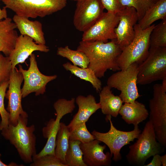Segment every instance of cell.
Returning <instances> with one entry per match:
<instances>
[{"mask_svg": "<svg viewBox=\"0 0 166 166\" xmlns=\"http://www.w3.org/2000/svg\"><path fill=\"white\" fill-rule=\"evenodd\" d=\"M77 50L87 56L89 60L88 67L98 78L104 77L108 69L113 71L121 70L118 61L122 49L116 40L107 42L81 41Z\"/></svg>", "mask_w": 166, "mask_h": 166, "instance_id": "1", "label": "cell"}, {"mask_svg": "<svg viewBox=\"0 0 166 166\" xmlns=\"http://www.w3.org/2000/svg\"><path fill=\"white\" fill-rule=\"evenodd\" d=\"M28 117L20 116L15 125L9 123L1 131L2 135L14 146L22 160L25 163H30L37 154L36 137L34 125L27 126Z\"/></svg>", "mask_w": 166, "mask_h": 166, "instance_id": "2", "label": "cell"}, {"mask_svg": "<svg viewBox=\"0 0 166 166\" xmlns=\"http://www.w3.org/2000/svg\"><path fill=\"white\" fill-rule=\"evenodd\" d=\"M126 156L128 163L136 166H144L146 160L156 154H161L165 148L156 140L153 125L149 120L145 124L136 142L129 147Z\"/></svg>", "mask_w": 166, "mask_h": 166, "instance_id": "3", "label": "cell"}, {"mask_svg": "<svg viewBox=\"0 0 166 166\" xmlns=\"http://www.w3.org/2000/svg\"><path fill=\"white\" fill-rule=\"evenodd\" d=\"M4 7L27 18H43L65 8L67 0H2Z\"/></svg>", "mask_w": 166, "mask_h": 166, "instance_id": "4", "label": "cell"}, {"mask_svg": "<svg viewBox=\"0 0 166 166\" xmlns=\"http://www.w3.org/2000/svg\"><path fill=\"white\" fill-rule=\"evenodd\" d=\"M154 24L142 29L137 23L134 26L135 35L131 42L123 48L118 59L121 70L126 69L131 64L140 65L147 57L150 47V36Z\"/></svg>", "mask_w": 166, "mask_h": 166, "instance_id": "5", "label": "cell"}, {"mask_svg": "<svg viewBox=\"0 0 166 166\" xmlns=\"http://www.w3.org/2000/svg\"><path fill=\"white\" fill-rule=\"evenodd\" d=\"M138 69L137 84H148L166 77V47H150L147 57Z\"/></svg>", "mask_w": 166, "mask_h": 166, "instance_id": "6", "label": "cell"}, {"mask_svg": "<svg viewBox=\"0 0 166 166\" xmlns=\"http://www.w3.org/2000/svg\"><path fill=\"white\" fill-rule=\"evenodd\" d=\"M111 116L106 115V121H109L110 128L107 132L102 133L95 130L91 133L96 139L104 143L109 148L113 160L115 162L122 159L120 151L125 145L130 144L137 139L141 132L138 125L134 126V129L130 131H124L117 129L113 125L111 121Z\"/></svg>", "mask_w": 166, "mask_h": 166, "instance_id": "7", "label": "cell"}, {"mask_svg": "<svg viewBox=\"0 0 166 166\" xmlns=\"http://www.w3.org/2000/svg\"><path fill=\"white\" fill-rule=\"evenodd\" d=\"M139 64L133 63L124 70L118 71L108 78L107 85L121 91L119 96L123 103H132L141 95L137 86Z\"/></svg>", "mask_w": 166, "mask_h": 166, "instance_id": "8", "label": "cell"}, {"mask_svg": "<svg viewBox=\"0 0 166 166\" xmlns=\"http://www.w3.org/2000/svg\"><path fill=\"white\" fill-rule=\"evenodd\" d=\"M153 95L149 102V121L154 129L157 140L166 148V92L161 84L153 87Z\"/></svg>", "mask_w": 166, "mask_h": 166, "instance_id": "9", "label": "cell"}, {"mask_svg": "<svg viewBox=\"0 0 166 166\" xmlns=\"http://www.w3.org/2000/svg\"><path fill=\"white\" fill-rule=\"evenodd\" d=\"M75 98H72L70 100L59 99L54 103L53 106L56 113V119H51L42 130L43 136L47 139V141L42 149L33 158H38L48 154L55 155V140L60 120L64 116L72 112L75 108Z\"/></svg>", "mask_w": 166, "mask_h": 166, "instance_id": "10", "label": "cell"}, {"mask_svg": "<svg viewBox=\"0 0 166 166\" xmlns=\"http://www.w3.org/2000/svg\"><path fill=\"white\" fill-rule=\"evenodd\" d=\"M29 58L30 66L27 70L24 69L18 65V71L22 74L24 84L21 89L22 98L35 93L36 96L43 94L46 91V86L49 82L55 80L56 75L47 76L41 73L38 66L35 56L32 53Z\"/></svg>", "mask_w": 166, "mask_h": 166, "instance_id": "11", "label": "cell"}, {"mask_svg": "<svg viewBox=\"0 0 166 166\" xmlns=\"http://www.w3.org/2000/svg\"><path fill=\"white\" fill-rule=\"evenodd\" d=\"M119 22L117 13L104 12L92 26L83 32L82 41L107 42L109 40H116L115 29Z\"/></svg>", "mask_w": 166, "mask_h": 166, "instance_id": "12", "label": "cell"}, {"mask_svg": "<svg viewBox=\"0 0 166 166\" xmlns=\"http://www.w3.org/2000/svg\"><path fill=\"white\" fill-rule=\"evenodd\" d=\"M23 81L22 74L16 67L11 69L7 91L5 97L8 100L7 110L9 113V123L15 125L20 116L28 117L23 109L21 88Z\"/></svg>", "mask_w": 166, "mask_h": 166, "instance_id": "13", "label": "cell"}, {"mask_svg": "<svg viewBox=\"0 0 166 166\" xmlns=\"http://www.w3.org/2000/svg\"><path fill=\"white\" fill-rule=\"evenodd\" d=\"M73 17L76 29L84 32L92 26L104 13L100 0H78Z\"/></svg>", "mask_w": 166, "mask_h": 166, "instance_id": "14", "label": "cell"}, {"mask_svg": "<svg viewBox=\"0 0 166 166\" xmlns=\"http://www.w3.org/2000/svg\"><path fill=\"white\" fill-rule=\"evenodd\" d=\"M117 14L119 22L115 29L116 41L122 49L133 39L134 26L138 21V17L136 10L132 7H122Z\"/></svg>", "mask_w": 166, "mask_h": 166, "instance_id": "15", "label": "cell"}, {"mask_svg": "<svg viewBox=\"0 0 166 166\" xmlns=\"http://www.w3.org/2000/svg\"><path fill=\"white\" fill-rule=\"evenodd\" d=\"M48 46L36 44L33 39L26 35L20 34L17 39L14 48L9 56L11 63V69L20 63H23L35 51L46 53Z\"/></svg>", "mask_w": 166, "mask_h": 166, "instance_id": "16", "label": "cell"}, {"mask_svg": "<svg viewBox=\"0 0 166 166\" xmlns=\"http://www.w3.org/2000/svg\"><path fill=\"white\" fill-rule=\"evenodd\" d=\"M101 142L95 139L87 143L80 144L83 160L87 166L111 165L112 157L109 152L104 153L106 145L100 144Z\"/></svg>", "mask_w": 166, "mask_h": 166, "instance_id": "17", "label": "cell"}, {"mask_svg": "<svg viewBox=\"0 0 166 166\" xmlns=\"http://www.w3.org/2000/svg\"><path fill=\"white\" fill-rule=\"evenodd\" d=\"M75 102L78 109L67 125L70 132L79 125L86 123L92 114L100 109L99 103L97 102L94 96L91 94L86 97L78 95L75 99Z\"/></svg>", "mask_w": 166, "mask_h": 166, "instance_id": "18", "label": "cell"}, {"mask_svg": "<svg viewBox=\"0 0 166 166\" xmlns=\"http://www.w3.org/2000/svg\"><path fill=\"white\" fill-rule=\"evenodd\" d=\"M17 28L21 35L32 38L38 44L46 43L42 23L38 21H32L26 17L14 15L12 18Z\"/></svg>", "mask_w": 166, "mask_h": 166, "instance_id": "19", "label": "cell"}, {"mask_svg": "<svg viewBox=\"0 0 166 166\" xmlns=\"http://www.w3.org/2000/svg\"><path fill=\"white\" fill-rule=\"evenodd\" d=\"M7 17L0 20V52L9 56L14 48L18 36L15 23Z\"/></svg>", "mask_w": 166, "mask_h": 166, "instance_id": "20", "label": "cell"}, {"mask_svg": "<svg viewBox=\"0 0 166 166\" xmlns=\"http://www.w3.org/2000/svg\"><path fill=\"white\" fill-rule=\"evenodd\" d=\"M119 114L125 122L136 126L146 120L149 116L148 111L143 103L135 100L132 103H124Z\"/></svg>", "mask_w": 166, "mask_h": 166, "instance_id": "21", "label": "cell"}, {"mask_svg": "<svg viewBox=\"0 0 166 166\" xmlns=\"http://www.w3.org/2000/svg\"><path fill=\"white\" fill-rule=\"evenodd\" d=\"M111 88L107 85L101 89L99 93L100 109L106 115L116 117L123 105V102L119 96L112 93Z\"/></svg>", "mask_w": 166, "mask_h": 166, "instance_id": "22", "label": "cell"}, {"mask_svg": "<svg viewBox=\"0 0 166 166\" xmlns=\"http://www.w3.org/2000/svg\"><path fill=\"white\" fill-rule=\"evenodd\" d=\"M165 19L166 0H159L147 10L137 24L142 29H145L157 20Z\"/></svg>", "mask_w": 166, "mask_h": 166, "instance_id": "23", "label": "cell"}, {"mask_svg": "<svg viewBox=\"0 0 166 166\" xmlns=\"http://www.w3.org/2000/svg\"><path fill=\"white\" fill-rule=\"evenodd\" d=\"M63 66L65 70L69 71L71 73L81 79L90 82L97 92L101 89V81L91 69L88 67H79L69 62L63 64Z\"/></svg>", "mask_w": 166, "mask_h": 166, "instance_id": "24", "label": "cell"}, {"mask_svg": "<svg viewBox=\"0 0 166 166\" xmlns=\"http://www.w3.org/2000/svg\"><path fill=\"white\" fill-rule=\"evenodd\" d=\"M70 134L67 125L64 123L60 122L55 140L54 154L59 159L66 165L65 156L69 147Z\"/></svg>", "mask_w": 166, "mask_h": 166, "instance_id": "25", "label": "cell"}, {"mask_svg": "<svg viewBox=\"0 0 166 166\" xmlns=\"http://www.w3.org/2000/svg\"><path fill=\"white\" fill-rule=\"evenodd\" d=\"M57 54L66 58L74 65L86 68L88 67L89 65V58L84 53L77 50L71 49L68 46L58 47Z\"/></svg>", "mask_w": 166, "mask_h": 166, "instance_id": "26", "label": "cell"}, {"mask_svg": "<svg viewBox=\"0 0 166 166\" xmlns=\"http://www.w3.org/2000/svg\"><path fill=\"white\" fill-rule=\"evenodd\" d=\"M81 142L77 140H69V147L65 156L68 166H87L83 160V154L80 147Z\"/></svg>", "mask_w": 166, "mask_h": 166, "instance_id": "27", "label": "cell"}, {"mask_svg": "<svg viewBox=\"0 0 166 166\" xmlns=\"http://www.w3.org/2000/svg\"><path fill=\"white\" fill-rule=\"evenodd\" d=\"M150 47H166V19L155 26L150 36Z\"/></svg>", "mask_w": 166, "mask_h": 166, "instance_id": "28", "label": "cell"}, {"mask_svg": "<svg viewBox=\"0 0 166 166\" xmlns=\"http://www.w3.org/2000/svg\"><path fill=\"white\" fill-rule=\"evenodd\" d=\"M123 7H132L137 13L138 21L143 17L146 12L157 1L156 0H119Z\"/></svg>", "mask_w": 166, "mask_h": 166, "instance_id": "29", "label": "cell"}, {"mask_svg": "<svg viewBox=\"0 0 166 166\" xmlns=\"http://www.w3.org/2000/svg\"><path fill=\"white\" fill-rule=\"evenodd\" d=\"M95 137L88 130L86 123L77 126L70 132L69 140H77L81 143H85L95 139Z\"/></svg>", "mask_w": 166, "mask_h": 166, "instance_id": "30", "label": "cell"}, {"mask_svg": "<svg viewBox=\"0 0 166 166\" xmlns=\"http://www.w3.org/2000/svg\"><path fill=\"white\" fill-rule=\"evenodd\" d=\"M9 80L0 86V115L1 120L0 123V130L6 128L9 124V113L5 109L4 99L8 88Z\"/></svg>", "mask_w": 166, "mask_h": 166, "instance_id": "31", "label": "cell"}, {"mask_svg": "<svg viewBox=\"0 0 166 166\" xmlns=\"http://www.w3.org/2000/svg\"><path fill=\"white\" fill-rule=\"evenodd\" d=\"M31 166H67L63 163L55 155L48 154L33 158Z\"/></svg>", "mask_w": 166, "mask_h": 166, "instance_id": "32", "label": "cell"}, {"mask_svg": "<svg viewBox=\"0 0 166 166\" xmlns=\"http://www.w3.org/2000/svg\"><path fill=\"white\" fill-rule=\"evenodd\" d=\"M11 70V63L9 56L0 53V86L9 80Z\"/></svg>", "mask_w": 166, "mask_h": 166, "instance_id": "33", "label": "cell"}, {"mask_svg": "<svg viewBox=\"0 0 166 166\" xmlns=\"http://www.w3.org/2000/svg\"><path fill=\"white\" fill-rule=\"evenodd\" d=\"M108 12L117 13L121 8L119 0H100Z\"/></svg>", "mask_w": 166, "mask_h": 166, "instance_id": "34", "label": "cell"}, {"mask_svg": "<svg viewBox=\"0 0 166 166\" xmlns=\"http://www.w3.org/2000/svg\"><path fill=\"white\" fill-rule=\"evenodd\" d=\"M151 161L144 166H161L162 165L161 156L159 154H156L153 156Z\"/></svg>", "mask_w": 166, "mask_h": 166, "instance_id": "35", "label": "cell"}, {"mask_svg": "<svg viewBox=\"0 0 166 166\" xmlns=\"http://www.w3.org/2000/svg\"><path fill=\"white\" fill-rule=\"evenodd\" d=\"M6 9L4 6L2 9H1L0 7V20L4 19L8 17Z\"/></svg>", "mask_w": 166, "mask_h": 166, "instance_id": "36", "label": "cell"}, {"mask_svg": "<svg viewBox=\"0 0 166 166\" xmlns=\"http://www.w3.org/2000/svg\"><path fill=\"white\" fill-rule=\"evenodd\" d=\"M161 160L162 165V166H166V154L161 156Z\"/></svg>", "mask_w": 166, "mask_h": 166, "instance_id": "37", "label": "cell"}, {"mask_svg": "<svg viewBox=\"0 0 166 166\" xmlns=\"http://www.w3.org/2000/svg\"><path fill=\"white\" fill-rule=\"evenodd\" d=\"M161 85L164 91L166 92V77L162 80V83Z\"/></svg>", "mask_w": 166, "mask_h": 166, "instance_id": "38", "label": "cell"}, {"mask_svg": "<svg viewBox=\"0 0 166 166\" xmlns=\"http://www.w3.org/2000/svg\"><path fill=\"white\" fill-rule=\"evenodd\" d=\"M16 164L15 163H11L9 165H7L3 163L0 159V166H17Z\"/></svg>", "mask_w": 166, "mask_h": 166, "instance_id": "39", "label": "cell"}, {"mask_svg": "<svg viewBox=\"0 0 166 166\" xmlns=\"http://www.w3.org/2000/svg\"><path fill=\"white\" fill-rule=\"evenodd\" d=\"M70 0L73 1H78V0Z\"/></svg>", "mask_w": 166, "mask_h": 166, "instance_id": "40", "label": "cell"}, {"mask_svg": "<svg viewBox=\"0 0 166 166\" xmlns=\"http://www.w3.org/2000/svg\"><path fill=\"white\" fill-rule=\"evenodd\" d=\"M156 0L157 1H158V0Z\"/></svg>", "mask_w": 166, "mask_h": 166, "instance_id": "41", "label": "cell"}, {"mask_svg": "<svg viewBox=\"0 0 166 166\" xmlns=\"http://www.w3.org/2000/svg\"><path fill=\"white\" fill-rule=\"evenodd\" d=\"M0 53H1V52H0Z\"/></svg>", "mask_w": 166, "mask_h": 166, "instance_id": "42", "label": "cell"}]
</instances>
